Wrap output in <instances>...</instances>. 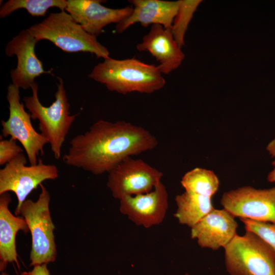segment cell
I'll list each match as a JSON object with an SVG mask.
<instances>
[{
	"instance_id": "cell-26",
	"label": "cell",
	"mask_w": 275,
	"mask_h": 275,
	"mask_svg": "<svg viewBox=\"0 0 275 275\" xmlns=\"http://www.w3.org/2000/svg\"><path fill=\"white\" fill-rule=\"evenodd\" d=\"M1 275H9V274H8L6 272H5L4 271H2V272L1 273Z\"/></svg>"
},
{
	"instance_id": "cell-12",
	"label": "cell",
	"mask_w": 275,
	"mask_h": 275,
	"mask_svg": "<svg viewBox=\"0 0 275 275\" xmlns=\"http://www.w3.org/2000/svg\"><path fill=\"white\" fill-rule=\"evenodd\" d=\"M38 41L29 31H21L6 45V54L15 55L17 59L16 68L11 71L12 84L23 89L31 88L35 79L43 73H51L45 71L42 62L35 53V46Z\"/></svg>"
},
{
	"instance_id": "cell-22",
	"label": "cell",
	"mask_w": 275,
	"mask_h": 275,
	"mask_svg": "<svg viewBox=\"0 0 275 275\" xmlns=\"http://www.w3.org/2000/svg\"><path fill=\"white\" fill-rule=\"evenodd\" d=\"M246 231L253 232L260 237L275 250V225L248 218H240Z\"/></svg>"
},
{
	"instance_id": "cell-13",
	"label": "cell",
	"mask_w": 275,
	"mask_h": 275,
	"mask_svg": "<svg viewBox=\"0 0 275 275\" xmlns=\"http://www.w3.org/2000/svg\"><path fill=\"white\" fill-rule=\"evenodd\" d=\"M100 0H67L66 10L89 34L97 37L107 25L118 23L128 17L133 7L107 8Z\"/></svg>"
},
{
	"instance_id": "cell-3",
	"label": "cell",
	"mask_w": 275,
	"mask_h": 275,
	"mask_svg": "<svg viewBox=\"0 0 275 275\" xmlns=\"http://www.w3.org/2000/svg\"><path fill=\"white\" fill-rule=\"evenodd\" d=\"M28 29L38 41L49 40L64 51L89 52L97 58H109L108 49L96 37L87 32L65 11L50 13L41 22Z\"/></svg>"
},
{
	"instance_id": "cell-19",
	"label": "cell",
	"mask_w": 275,
	"mask_h": 275,
	"mask_svg": "<svg viewBox=\"0 0 275 275\" xmlns=\"http://www.w3.org/2000/svg\"><path fill=\"white\" fill-rule=\"evenodd\" d=\"M181 184L185 191L212 198L218 188L219 182L213 171L196 168L184 175Z\"/></svg>"
},
{
	"instance_id": "cell-6",
	"label": "cell",
	"mask_w": 275,
	"mask_h": 275,
	"mask_svg": "<svg viewBox=\"0 0 275 275\" xmlns=\"http://www.w3.org/2000/svg\"><path fill=\"white\" fill-rule=\"evenodd\" d=\"M36 201L26 200L21 206L19 215L27 224L32 236L30 266L54 262L57 251L53 230L55 226L49 211V193L42 184Z\"/></svg>"
},
{
	"instance_id": "cell-8",
	"label": "cell",
	"mask_w": 275,
	"mask_h": 275,
	"mask_svg": "<svg viewBox=\"0 0 275 275\" xmlns=\"http://www.w3.org/2000/svg\"><path fill=\"white\" fill-rule=\"evenodd\" d=\"M9 103L8 119L1 121L2 135L19 141L25 150L30 165H36L39 154H44L47 139L33 127L31 115L20 102L19 88L13 84L8 87L6 96Z\"/></svg>"
},
{
	"instance_id": "cell-21",
	"label": "cell",
	"mask_w": 275,
	"mask_h": 275,
	"mask_svg": "<svg viewBox=\"0 0 275 275\" xmlns=\"http://www.w3.org/2000/svg\"><path fill=\"white\" fill-rule=\"evenodd\" d=\"M201 0H180L177 14L174 18L171 31L180 48L184 44V36L190 21Z\"/></svg>"
},
{
	"instance_id": "cell-2",
	"label": "cell",
	"mask_w": 275,
	"mask_h": 275,
	"mask_svg": "<svg viewBox=\"0 0 275 275\" xmlns=\"http://www.w3.org/2000/svg\"><path fill=\"white\" fill-rule=\"evenodd\" d=\"M158 66L136 59L111 58L94 67L89 77L104 84L111 91L126 94L133 92L150 94L162 89L166 80Z\"/></svg>"
},
{
	"instance_id": "cell-20",
	"label": "cell",
	"mask_w": 275,
	"mask_h": 275,
	"mask_svg": "<svg viewBox=\"0 0 275 275\" xmlns=\"http://www.w3.org/2000/svg\"><path fill=\"white\" fill-rule=\"evenodd\" d=\"M66 7L67 1L65 0H9L1 6L0 16L5 17L22 8L33 16H42L50 8L57 7L63 11Z\"/></svg>"
},
{
	"instance_id": "cell-7",
	"label": "cell",
	"mask_w": 275,
	"mask_h": 275,
	"mask_svg": "<svg viewBox=\"0 0 275 275\" xmlns=\"http://www.w3.org/2000/svg\"><path fill=\"white\" fill-rule=\"evenodd\" d=\"M26 158L23 153L15 157L0 170V195L12 191L18 203L15 215H19L22 203L31 193L46 180L59 177L58 169L54 164L43 163L39 159L36 165L26 166Z\"/></svg>"
},
{
	"instance_id": "cell-10",
	"label": "cell",
	"mask_w": 275,
	"mask_h": 275,
	"mask_svg": "<svg viewBox=\"0 0 275 275\" xmlns=\"http://www.w3.org/2000/svg\"><path fill=\"white\" fill-rule=\"evenodd\" d=\"M221 203L235 217L275 225V187H241L225 193Z\"/></svg>"
},
{
	"instance_id": "cell-14",
	"label": "cell",
	"mask_w": 275,
	"mask_h": 275,
	"mask_svg": "<svg viewBox=\"0 0 275 275\" xmlns=\"http://www.w3.org/2000/svg\"><path fill=\"white\" fill-rule=\"evenodd\" d=\"M234 217L224 208H213L191 228V238L197 239L202 248L213 250L224 248L237 234L238 225Z\"/></svg>"
},
{
	"instance_id": "cell-11",
	"label": "cell",
	"mask_w": 275,
	"mask_h": 275,
	"mask_svg": "<svg viewBox=\"0 0 275 275\" xmlns=\"http://www.w3.org/2000/svg\"><path fill=\"white\" fill-rule=\"evenodd\" d=\"M168 208V194L159 182L151 191L120 200V212L138 226L146 228L162 223Z\"/></svg>"
},
{
	"instance_id": "cell-5",
	"label": "cell",
	"mask_w": 275,
	"mask_h": 275,
	"mask_svg": "<svg viewBox=\"0 0 275 275\" xmlns=\"http://www.w3.org/2000/svg\"><path fill=\"white\" fill-rule=\"evenodd\" d=\"M224 248L231 275H275V250L255 233L236 234Z\"/></svg>"
},
{
	"instance_id": "cell-24",
	"label": "cell",
	"mask_w": 275,
	"mask_h": 275,
	"mask_svg": "<svg viewBox=\"0 0 275 275\" xmlns=\"http://www.w3.org/2000/svg\"><path fill=\"white\" fill-rule=\"evenodd\" d=\"M266 150L272 157L274 158L272 163L274 168L268 174L267 180L270 182L275 183V136L267 145Z\"/></svg>"
},
{
	"instance_id": "cell-1",
	"label": "cell",
	"mask_w": 275,
	"mask_h": 275,
	"mask_svg": "<svg viewBox=\"0 0 275 275\" xmlns=\"http://www.w3.org/2000/svg\"><path fill=\"white\" fill-rule=\"evenodd\" d=\"M156 138L144 128L124 121L99 120L70 141L63 157L68 166L96 175L109 173L125 158L154 149Z\"/></svg>"
},
{
	"instance_id": "cell-18",
	"label": "cell",
	"mask_w": 275,
	"mask_h": 275,
	"mask_svg": "<svg viewBox=\"0 0 275 275\" xmlns=\"http://www.w3.org/2000/svg\"><path fill=\"white\" fill-rule=\"evenodd\" d=\"M177 208L175 217L182 225L192 228L214 208L211 198L188 193L178 195L175 198Z\"/></svg>"
},
{
	"instance_id": "cell-23",
	"label": "cell",
	"mask_w": 275,
	"mask_h": 275,
	"mask_svg": "<svg viewBox=\"0 0 275 275\" xmlns=\"http://www.w3.org/2000/svg\"><path fill=\"white\" fill-rule=\"evenodd\" d=\"M23 149L17 144L16 140L10 138L0 141V165L6 164L20 153Z\"/></svg>"
},
{
	"instance_id": "cell-16",
	"label": "cell",
	"mask_w": 275,
	"mask_h": 275,
	"mask_svg": "<svg viewBox=\"0 0 275 275\" xmlns=\"http://www.w3.org/2000/svg\"><path fill=\"white\" fill-rule=\"evenodd\" d=\"M133 11L126 18L117 23L116 31L122 33L135 23L143 26L150 24H160L165 29H171L177 14L179 1L130 0Z\"/></svg>"
},
{
	"instance_id": "cell-9",
	"label": "cell",
	"mask_w": 275,
	"mask_h": 275,
	"mask_svg": "<svg viewBox=\"0 0 275 275\" xmlns=\"http://www.w3.org/2000/svg\"><path fill=\"white\" fill-rule=\"evenodd\" d=\"M163 173L142 159L127 157L108 173L107 186L115 199L152 191Z\"/></svg>"
},
{
	"instance_id": "cell-17",
	"label": "cell",
	"mask_w": 275,
	"mask_h": 275,
	"mask_svg": "<svg viewBox=\"0 0 275 275\" xmlns=\"http://www.w3.org/2000/svg\"><path fill=\"white\" fill-rule=\"evenodd\" d=\"M0 195V270L3 271L10 262H15L19 268L16 235L19 230L24 233L30 230L22 216H15L10 211L8 206L11 198L9 193Z\"/></svg>"
},
{
	"instance_id": "cell-4",
	"label": "cell",
	"mask_w": 275,
	"mask_h": 275,
	"mask_svg": "<svg viewBox=\"0 0 275 275\" xmlns=\"http://www.w3.org/2000/svg\"><path fill=\"white\" fill-rule=\"evenodd\" d=\"M59 84L55 100L49 106H45L38 98V86L35 82L31 87L32 95L23 101L33 120L39 121L41 133L48 140L54 157L59 159L66 136L77 115H70V105L63 80L58 77Z\"/></svg>"
},
{
	"instance_id": "cell-25",
	"label": "cell",
	"mask_w": 275,
	"mask_h": 275,
	"mask_svg": "<svg viewBox=\"0 0 275 275\" xmlns=\"http://www.w3.org/2000/svg\"><path fill=\"white\" fill-rule=\"evenodd\" d=\"M21 275H50L49 271L47 268V264L36 265L30 271H24Z\"/></svg>"
},
{
	"instance_id": "cell-15",
	"label": "cell",
	"mask_w": 275,
	"mask_h": 275,
	"mask_svg": "<svg viewBox=\"0 0 275 275\" xmlns=\"http://www.w3.org/2000/svg\"><path fill=\"white\" fill-rule=\"evenodd\" d=\"M140 51H148L159 63L157 66L162 74H169L177 69L184 54L175 41L171 29L160 24H153L148 34L136 45Z\"/></svg>"
}]
</instances>
